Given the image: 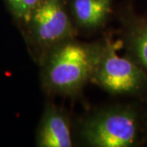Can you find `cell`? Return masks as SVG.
Returning a JSON list of instances; mask_svg holds the SVG:
<instances>
[{"label":"cell","instance_id":"8992f818","mask_svg":"<svg viewBox=\"0 0 147 147\" xmlns=\"http://www.w3.org/2000/svg\"><path fill=\"white\" fill-rule=\"evenodd\" d=\"M114 0H71L69 11L76 26L96 30L104 26L112 11Z\"/></svg>","mask_w":147,"mask_h":147},{"label":"cell","instance_id":"6da1fadb","mask_svg":"<svg viewBox=\"0 0 147 147\" xmlns=\"http://www.w3.org/2000/svg\"><path fill=\"white\" fill-rule=\"evenodd\" d=\"M98 50L99 42L75 38L53 47L41 58L42 87L53 94H78L91 79Z\"/></svg>","mask_w":147,"mask_h":147},{"label":"cell","instance_id":"ba28073f","mask_svg":"<svg viewBox=\"0 0 147 147\" xmlns=\"http://www.w3.org/2000/svg\"><path fill=\"white\" fill-rule=\"evenodd\" d=\"M41 1L42 0H6L14 17L24 24L28 21L33 11Z\"/></svg>","mask_w":147,"mask_h":147},{"label":"cell","instance_id":"5b68a950","mask_svg":"<svg viewBox=\"0 0 147 147\" xmlns=\"http://www.w3.org/2000/svg\"><path fill=\"white\" fill-rule=\"evenodd\" d=\"M36 143L40 147L73 146L69 119L62 109L53 104L47 105L38 128Z\"/></svg>","mask_w":147,"mask_h":147},{"label":"cell","instance_id":"7a4b0ae2","mask_svg":"<svg viewBox=\"0 0 147 147\" xmlns=\"http://www.w3.org/2000/svg\"><path fill=\"white\" fill-rule=\"evenodd\" d=\"M123 46L120 40L105 37L99 42V50L90 82L112 94H130L147 85V76L132 60L117 52Z\"/></svg>","mask_w":147,"mask_h":147},{"label":"cell","instance_id":"52a82bcc","mask_svg":"<svg viewBox=\"0 0 147 147\" xmlns=\"http://www.w3.org/2000/svg\"><path fill=\"white\" fill-rule=\"evenodd\" d=\"M126 33L127 45L130 53L147 70V20L132 21Z\"/></svg>","mask_w":147,"mask_h":147},{"label":"cell","instance_id":"3957f363","mask_svg":"<svg viewBox=\"0 0 147 147\" xmlns=\"http://www.w3.org/2000/svg\"><path fill=\"white\" fill-rule=\"evenodd\" d=\"M25 25L30 43L41 53V58L76 34L66 0H42Z\"/></svg>","mask_w":147,"mask_h":147},{"label":"cell","instance_id":"277c9868","mask_svg":"<svg viewBox=\"0 0 147 147\" xmlns=\"http://www.w3.org/2000/svg\"><path fill=\"white\" fill-rule=\"evenodd\" d=\"M138 133L136 113L125 107H110L95 112L83 123L81 135L95 147H128Z\"/></svg>","mask_w":147,"mask_h":147}]
</instances>
